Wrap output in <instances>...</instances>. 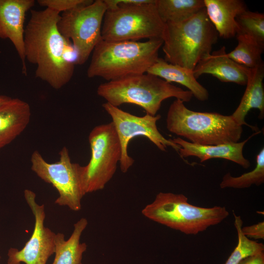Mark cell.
<instances>
[{"label": "cell", "instance_id": "cell-1", "mask_svg": "<svg viewBox=\"0 0 264 264\" xmlns=\"http://www.w3.org/2000/svg\"><path fill=\"white\" fill-rule=\"evenodd\" d=\"M60 17L48 8L31 10L24 34L25 60L36 66V77L55 89L70 81L76 60L71 42L58 28Z\"/></svg>", "mask_w": 264, "mask_h": 264}, {"label": "cell", "instance_id": "cell-2", "mask_svg": "<svg viewBox=\"0 0 264 264\" xmlns=\"http://www.w3.org/2000/svg\"><path fill=\"white\" fill-rule=\"evenodd\" d=\"M162 39L146 42H108L95 46L87 69L88 78L99 77L110 81L143 74L157 61Z\"/></svg>", "mask_w": 264, "mask_h": 264}, {"label": "cell", "instance_id": "cell-3", "mask_svg": "<svg viewBox=\"0 0 264 264\" xmlns=\"http://www.w3.org/2000/svg\"><path fill=\"white\" fill-rule=\"evenodd\" d=\"M218 38L205 8L182 22L166 23L162 46L164 60L194 70L202 59L211 53Z\"/></svg>", "mask_w": 264, "mask_h": 264}, {"label": "cell", "instance_id": "cell-4", "mask_svg": "<svg viewBox=\"0 0 264 264\" xmlns=\"http://www.w3.org/2000/svg\"><path fill=\"white\" fill-rule=\"evenodd\" d=\"M184 103L176 99L169 108L166 128L170 132L199 145L239 142L242 133V126L237 124L231 115L193 111L188 109Z\"/></svg>", "mask_w": 264, "mask_h": 264}, {"label": "cell", "instance_id": "cell-5", "mask_svg": "<svg viewBox=\"0 0 264 264\" xmlns=\"http://www.w3.org/2000/svg\"><path fill=\"white\" fill-rule=\"evenodd\" d=\"M97 93L113 106L134 104L153 116L156 115L162 102L166 99L175 97L187 102L193 96L189 90L148 73L131 75L102 83L98 86Z\"/></svg>", "mask_w": 264, "mask_h": 264}, {"label": "cell", "instance_id": "cell-6", "mask_svg": "<svg viewBox=\"0 0 264 264\" xmlns=\"http://www.w3.org/2000/svg\"><path fill=\"white\" fill-rule=\"evenodd\" d=\"M148 219L186 235H197L220 223L228 216L224 206L202 207L191 204L182 194L160 192L142 210Z\"/></svg>", "mask_w": 264, "mask_h": 264}, {"label": "cell", "instance_id": "cell-7", "mask_svg": "<svg viewBox=\"0 0 264 264\" xmlns=\"http://www.w3.org/2000/svg\"><path fill=\"white\" fill-rule=\"evenodd\" d=\"M155 1L107 9L101 29L102 40L121 42L162 39L165 23L158 14Z\"/></svg>", "mask_w": 264, "mask_h": 264}, {"label": "cell", "instance_id": "cell-8", "mask_svg": "<svg viewBox=\"0 0 264 264\" xmlns=\"http://www.w3.org/2000/svg\"><path fill=\"white\" fill-rule=\"evenodd\" d=\"M91 157L82 166L85 194L103 189L115 173L122 155L121 144L112 122L98 125L88 135Z\"/></svg>", "mask_w": 264, "mask_h": 264}, {"label": "cell", "instance_id": "cell-9", "mask_svg": "<svg viewBox=\"0 0 264 264\" xmlns=\"http://www.w3.org/2000/svg\"><path fill=\"white\" fill-rule=\"evenodd\" d=\"M107 10L104 0H95L60 15L58 28L72 43L76 55L75 65L85 64L102 39L101 29Z\"/></svg>", "mask_w": 264, "mask_h": 264}, {"label": "cell", "instance_id": "cell-10", "mask_svg": "<svg viewBox=\"0 0 264 264\" xmlns=\"http://www.w3.org/2000/svg\"><path fill=\"white\" fill-rule=\"evenodd\" d=\"M59 160L47 162L38 151L31 157L32 170L42 180L51 184L59 196L55 203L66 206L74 211L81 209V200L86 195L82 180V166L71 161L69 151L64 147L59 153Z\"/></svg>", "mask_w": 264, "mask_h": 264}, {"label": "cell", "instance_id": "cell-11", "mask_svg": "<svg viewBox=\"0 0 264 264\" xmlns=\"http://www.w3.org/2000/svg\"><path fill=\"white\" fill-rule=\"evenodd\" d=\"M102 106L112 119L121 144L122 155L119 163L122 173L127 172L134 163V159L128 154V148L131 140L135 137H147L162 151H166L170 146L178 152L179 146L171 139L165 138L157 129L156 123L161 118L160 114L153 116L146 113L144 116H138L107 102Z\"/></svg>", "mask_w": 264, "mask_h": 264}, {"label": "cell", "instance_id": "cell-12", "mask_svg": "<svg viewBox=\"0 0 264 264\" xmlns=\"http://www.w3.org/2000/svg\"><path fill=\"white\" fill-rule=\"evenodd\" d=\"M24 195L34 216V230L22 249L10 248L9 249L7 264H46L48 259L55 253L56 234L44 226V206L36 202L35 193L25 189Z\"/></svg>", "mask_w": 264, "mask_h": 264}, {"label": "cell", "instance_id": "cell-13", "mask_svg": "<svg viewBox=\"0 0 264 264\" xmlns=\"http://www.w3.org/2000/svg\"><path fill=\"white\" fill-rule=\"evenodd\" d=\"M34 0H0V32L3 39L12 43L21 60L22 73L27 75L24 49V27L27 12L35 4Z\"/></svg>", "mask_w": 264, "mask_h": 264}, {"label": "cell", "instance_id": "cell-14", "mask_svg": "<svg viewBox=\"0 0 264 264\" xmlns=\"http://www.w3.org/2000/svg\"><path fill=\"white\" fill-rule=\"evenodd\" d=\"M260 132H256L242 142L218 145H199L190 142L178 137L172 141L179 146L178 152L182 157L196 156L200 162L211 158H222L234 162L244 169L248 168L251 164L243 154L245 144L254 135Z\"/></svg>", "mask_w": 264, "mask_h": 264}, {"label": "cell", "instance_id": "cell-15", "mask_svg": "<svg viewBox=\"0 0 264 264\" xmlns=\"http://www.w3.org/2000/svg\"><path fill=\"white\" fill-rule=\"evenodd\" d=\"M249 70V68L230 58L225 47L222 46L202 59L196 66L193 72L197 79L203 74H208L222 82H231L245 86Z\"/></svg>", "mask_w": 264, "mask_h": 264}, {"label": "cell", "instance_id": "cell-16", "mask_svg": "<svg viewBox=\"0 0 264 264\" xmlns=\"http://www.w3.org/2000/svg\"><path fill=\"white\" fill-rule=\"evenodd\" d=\"M207 16L219 37L230 39L236 36L238 26L237 17L247 10L242 0H204Z\"/></svg>", "mask_w": 264, "mask_h": 264}, {"label": "cell", "instance_id": "cell-17", "mask_svg": "<svg viewBox=\"0 0 264 264\" xmlns=\"http://www.w3.org/2000/svg\"><path fill=\"white\" fill-rule=\"evenodd\" d=\"M264 65L249 69L246 87L237 108L231 115L235 122L239 125L247 126L253 130L258 132V128L248 124L245 118L252 109L259 110V118L264 117Z\"/></svg>", "mask_w": 264, "mask_h": 264}, {"label": "cell", "instance_id": "cell-18", "mask_svg": "<svg viewBox=\"0 0 264 264\" xmlns=\"http://www.w3.org/2000/svg\"><path fill=\"white\" fill-rule=\"evenodd\" d=\"M31 117L29 105L11 98L0 107V149L10 144L26 128Z\"/></svg>", "mask_w": 264, "mask_h": 264}, {"label": "cell", "instance_id": "cell-19", "mask_svg": "<svg viewBox=\"0 0 264 264\" xmlns=\"http://www.w3.org/2000/svg\"><path fill=\"white\" fill-rule=\"evenodd\" d=\"M146 73L169 83L175 82L185 87L199 101H205L208 99L207 89L198 82L192 70L169 63L159 57Z\"/></svg>", "mask_w": 264, "mask_h": 264}, {"label": "cell", "instance_id": "cell-20", "mask_svg": "<svg viewBox=\"0 0 264 264\" xmlns=\"http://www.w3.org/2000/svg\"><path fill=\"white\" fill-rule=\"evenodd\" d=\"M86 218H81L74 224L73 231L67 240L63 233L56 234L55 258L52 264H82L87 245L80 239L88 225Z\"/></svg>", "mask_w": 264, "mask_h": 264}, {"label": "cell", "instance_id": "cell-21", "mask_svg": "<svg viewBox=\"0 0 264 264\" xmlns=\"http://www.w3.org/2000/svg\"><path fill=\"white\" fill-rule=\"evenodd\" d=\"M155 6L164 23L182 22L205 8L204 0H156Z\"/></svg>", "mask_w": 264, "mask_h": 264}, {"label": "cell", "instance_id": "cell-22", "mask_svg": "<svg viewBox=\"0 0 264 264\" xmlns=\"http://www.w3.org/2000/svg\"><path fill=\"white\" fill-rule=\"evenodd\" d=\"M236 37L237 45L233 50L227 53L230 58L249 69L264 64L262 55L264 44L244 35H238Z\"/></svg>", "mask_w": 264, "mask_h": 264}, {"label": "cell", "instance_id": "cell-23", "mask_svg": "<svg viewBox=\"0 0 264 264\" xmlns=\"http://www.w3.org/2000/svg\"><path fill=\"white\" fill-rule=\"evenodd\" d=\"M264 182V148H263L256 156V167L253 170L239 176H233L230 173H227L223 176L220 186L222 189H243L252 185L259 186Z\"/></svg>", "mask_w": 264, "mask_h": 264}, {"label": "cell", "instance_id": "cell-24", "mask_svg": "<svg viewBox=\"0 0 264 264\" xmlns=\"http://www.w3.org/2000/svg\"><path fill=\"white\" fill-rule=\"evenodd\" d=\"M234 225L238 235V243L224 264H239L247 257L264 252L262 243L251 240L245 236L242 231L243 222L240 216L233 212Z\"/></svg>", "mask_w": 264, "mask_h": 264}, {"label": "cell", "instance_id": "cell-25", "mask_svg": "<svg viewBox=\"0 0 264 264\" xmlns=\"http://www.w3.org/2000/svg\"><path fill=\"white\" fill-rule=\"evenodd\" d=\"M236 20L238 26L237 35L246 36L264 44L263 13L254 12L247 9L239 15Z\"/></svg>", "mask_w": 264, "mask_h": 264}, {"label": "cell", "instance_id": "cell-26", "mask_svg": "<svg viewBox=\"0 0 264 264\" xmlns=\"http://www.w3.org/2000/svg\"><path fill=\"white\" fill-rule=\"evenodd\" d=\"M91 0H38L39 4L60 14L76 7L91 3Z\"/></svg>", "mask_w": 264, "mask_h": 264}, {"label": "cell", "instance_id": "cell-27", "mask_svg": "<svg viewBox=\"0 0 264 264\" xmlns=\"http://www.w3.org/2000/svg\"><path fill=\"white\" fill-rule=\"evenodd\" d=\"M242 231L247 238L255 240L264 239V222L262 221L256 224L242 227Z\"/></svg>", "mask_w": 264, "mask_h": 264}, {"label": "cell", "instance_id": "cell-28", "mask_svg": "<svg viewBox=\"0 0 264 264\" xmlns=\"http://www.w3.org/2000/svg\"><path fill=\"white\" fill-rule=\"evenodd\" d=\"M154 0H104L107 9L114 8L120 5H130L150 3Z\"/></svg>", "mask_w": 264, "mask_h": 264}, {"label": "cell", "instance_id": "cell-29", "mask_svg": "<svg viewBox=\"0 0 264 264\" xmlns=\"http://www.w3.org/2000/svg\"><path fill=\"white\" fill-rule=\"evenodd\" d=\"M239 264H264V252L247 257Z\"/></svg>", "mask_w": 264, "mask_h": 264}, {"label": "cell", "instance_id": "cell-30", "mask_svg": "<svg viewBox=\"0 0 264 264\" xmlns=\"http://www.w3.org/2000/svg\"><path fill=\"white\" fill-rule=\"evenodd\" d=\"M11 98L6 95H0V107L9 101Z\"/></svg>", "mask_w": 264, "mask_h": 264}, {"label": "cell", "instance_id": "cell-31", "mask_svg": "<svg viewBox=\"0 0 264 264\" xmlns=\"http://www.w3.org/2000/svg\"><path fill=\"white\" fill-rule=\"evenodd\" d=\"M0 38L3 39L2 35H1V33H0Z\"/></svg>", "mask_w": 264, "mask_h": 264}, {"label": "cell", "instance_id": "cell-32", "mask_svg": "<svg viewBox=\"0 0 264 264\" xmlns=\"http://www.w3.org/2000/svg\"></svg>", "mask_w": 264, "mask_h": 264}]
</instances>
